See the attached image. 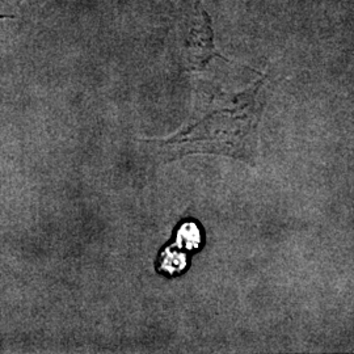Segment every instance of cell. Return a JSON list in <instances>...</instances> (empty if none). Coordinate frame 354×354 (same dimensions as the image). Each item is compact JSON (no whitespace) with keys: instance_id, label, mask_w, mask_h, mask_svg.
Segmentation results:
<instances>
[{"instance_id":"7a4b0ae2","label":"cell","mask_w":354,"mask_h":354,"mask_svg":"<svg viewBox=\"0 0 354 354\" xmlns=\"http://www.w3.org/2000/svg\"><path fill=\"white\" fill-rule=\"evenodd\" d=\"M201 243V232L193 222H185L183 226L178 228L177 232V241L175 244L180 248H185L188 251L196 250ZM160 269L163 272L169 273L171 276L181 272L187 266L185 253L181 252V250H176L175 247H169L167 251L162 253V264Z\"/></svg>"},{"instance_id":"6da1fadb","label":"cell","mask_w":354,"mask_h":354,"mask_svg":"<svg viewBox=\"0 0 354 354\" xmlns=\"http://www.w3.org/2000/svg\"><path fill=\"white\" fill-rule=\"evenodd\" d=\"M185 57L192 70H203L214 58H223L216 50L214 29L210 15L203 3L193 6V16L185 38Z\"/></svg>"},{"instance_id":"3957f363","label":"cell","mask_w":354,"mask_h":354,"mask_svg":"<svg viewBox=\"0 0 354 354\" xmlns=\"http://www.w3.org/2000/svg\"><path fill=\"white\" fill-rule=\"evenodd\" d=\"M193 1V6H196V4H200V3H203L201 0H192Z\"/></svg>"}]
</instances>
